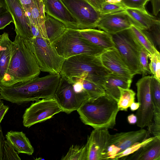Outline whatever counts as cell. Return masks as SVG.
Returning a JSON list of instances; mask_svg holds the SVG:
<instances>
[{
	"instance_id": "1",
	"label": "cell",
	"mask_w": 160,
	"mask_h": 160,
	"mask_svg": "<svg viewBox=\"0 0 160 160\" xmlns=\"http://www.w3.org/2000/svg\"><path fill=\"white\" fill-rule=\"evenodd\" d=\"M61 77L60 74H49L10 87L1 86L2 99L21 105L42 99L54 98Z\"/></svg>"
},
{
	"instance_id": "2",
	"label": "cell",
	"mask_w": 160,
	"mask_h": 160,
	"mask_svg": "<svg viewBox=\"0 0 160 160\" xmlns=\"http://www.w3.org/2000/svg\"><path fill=\"white\" fill-rule=\"evenodd\" d=\"M40 71L26 40L16 34L8 68L0 82L1 86L10 87L30 80L38 76Z\"/></svg>"
},
{
	"instance_id": "3",
	"label": "cell",
	"mask_w": 160,
	"mask_h": 160,
	"mask_svg": "<svg viewBox=\"0 0 160 160\" xmlns=\"http://www.w3.org/2000/svg\"><path fill=\"white\" fill-rule=\"evenodd\" d=\"M117 102L105 94L83 102L77 110L80 118L85 124L94 128L112 129L116 125L119 111Z\"/></svg>"
},
{
	"instance_id": "4",
	"label": "cell",
	"mask_w": 160,
	"mask_h": 160,
	"mask_svg": "<svg viewBox=\"0 0 160 160\" xmlns=\"http://www.w3.org/2000/svg\"><path fill=\"white\" fill-rule=\"evenodd\" d=\"M111 73L103 65L99 56L81 54L65 59L60 74L70 83L83 75V78L103 87L106 78Z\"/></svg>"
},
{
	"instance_id": "5",
	"label": "cell",
	"mask_w": 160,
	"mask_h": 160,
	"mask_svg": "<svg viewBox=\"0 0 160 160\" xmlns=\"http://www.w3.org/2000/svg\"><path fill=\"white\" fill-rule=\"evenodd\" d=\"M51 45L58 54L65 59L81 54L99 56L106 50L84 39L79 30L70 28H67Z\"/></svg>"
},
{
	"instance_id": "6",
	"label": "cell",
	"mask_w": 160,
	"mask_h": 160,
	"mask_svg": "<svg viewBox=\"0 0 160 160\" xmlns=\"http://www.w3.org/2000/svg\"><path fill=\"white\" fill-rule=\"evenodd\" d=\"M26 40L40 71L49 74H60L65 59L58 54L49 41L41 37Z\"/></svg>"
},
{
	"instance_id": "7",
	"label": "cell",
	"mask_w": 160,
	"mask_h": 160,
	"mask_svg": "<svg viewBox=\"0 0 160 160\" xmlns=\"http://www.w3.org/2000/svg\"><path fill=\"white\" fill-rule=\"evenodd\" d=\"M115 47L121 54L132 73L142 74L139 57L142 47L132 33L130 28L110 34Z\"/></svg>"
},
{
	"instance_id": "8",
	"label": "cell",
	"mask_w": 160,
	"mask_h": 160,
	"mask_svg": "<svg viewBox=\"0 0 160 160\" xmlns=\"http://www.w3.org/2000/svg\"><path fill=\"white\" fill-rule=\"evenodd\" d=\"M62 109L54 98L42 99L32 103L22 116L23 126L29 128L52 118Z\"/></svg>"
},
{
	"instance_id": "9",
	"label": "cell",
	"mask_w": 160,
	"mask_h": 160,
	"mask_svg": "<svg viewBox=\"0 0 160 160\" xmlns=\"http://www.w3.org/2000/svg\"><path fill=\"white\" fill-rule=\"evenodd\" d=\"M151 76H144L136 83L137 98L139 103L136 116L138 127L142 128L148 127L153 121V108L150 90Z\"/></svg>"
},
{
	"instance_id": "10",
	"label": "cell",
	"mask_w": 160,
	"mask_h": 160,
	"mask_svg": "<svg viewBox=\"0 0 160 160\" xmlns=\"http://www.w3.org/2000/svg\"><path fill=\"white\" fill-rule=\"evenodd\" d=\"M79 23L80 29L95 28L101 14L87 0H61Z\"/></svg>"
},
{
	"instance_id": "11",
	"label": "cell",
	"mask_w": 160,
	"mask_h": 160,
	"mask_svg": "<svg viewBox=\"0 0 160 160\" xmlns=\"http://www.w3.org/2000/svg\"><path fill=\"white\" fill-rule=\"evenodd\" d=\"M108 129L94 128L85 144L87 160H108L107 150L110 145L111 134Z\"/></svg>"
},
{
	"instance_id": "12",
	"label": "cell",
	"mask_w": 160,
	"mask_h": 160,
	"mask_svg": "<svg viewBox=\"0 0 160 160\" xmlns=\"http://www.w3.org/2000/svg\"><path fill=\"white\" fill-rule=\"evenodd\" d=\"M54 99L62 109L69 114L79 108L84 102L75 92L72 84L61 77Z\"/></svg>"
},
{
	"instance_id": "13",
	"label": "cell",
	"mask_w": 160,
	"mask_h": 160,
	"mask_svg": "<svg viewBox=\"0 0 160 160\" xmlns=\"http://www.w3.org/2000/svg\"><path fill=\"white\" fill-rule=\"evenodd\" d=\"M13 18L16 34L25 40L33 37L29 17L19 0H4Z\"/></svg>"
},
{
	"instance_id": "14",
	"label": "cell",
	"mask_w": 160,
	"mask_h": 160,
	"mask_svg": "<svg viewBox=\"0 0 160 160\" xmlns=\"http://www.w3.org/2000/svg\"><path fill=\"white\" fill-rule=\"evenodd\" d=\"M99 57L103 65L111 73L125 79L132 80L134 75L115 47L105 50Z\"/></svg>"
},
{
	"instance_id": "15",
	"label": "cell",
	"mask_w": 160,
	"mask_h": 160,
	"mask_svg": "<svg viewBox=\"0 0 160 160\" xmlns=\"http://www.w3.org/2000/svg\"><path fill=\"white\" fill-rule=\"evenodd\" d=\"M133 25L132 21L125 11L101 15L97 28L112 34L129 28Z\"/></svg>"
},
{
	"instance_id": "16",
	"label": "cell",
	"mask_w": 160,
	"mask_h": 160,
	"mask_svg": "<svg viewBox=\"0 0 160 160\" xmlns=\"http://www.w3.org/2000/svg\"><path fill=\"white\" fill-rule=\"evenodd\" d=\"M46 14L60 21L67 28L80 30L79 24L61 0H43Z\"/></svg>"
},
{
	"instance_id": "17",
	"label": "cell",
	"mask_w": 160,
	"mask_h": 160,
	"mask_svg": "<svg viewBox=\"0 0 160 160\" xmlns=\"http://www.w3.org/2000/svg\"><path fill=\"white\" fill-rule=\"evenodd\" d=\"M148 133V131L141 128L136 131L111 134L110 145L113 144L119 148L120 152L134 144L141 142L147 138Z\"/></svg>"
},
{
	"instance_id": "18",
	"label": "cell",
	"mask_w": 160,
	"mask_h": 160,
	"mask_svg": "<svg viewBox=\"0 0 160 160\" xmlns=\"http://www.w3.org/2000/svg\"><path fill=\"white\" fill-rule=\"evenodd\" d=\"M127 160H160V137L154 136L133 153L120 158Z\"/></svg>"
},
{
	"instance_id": "19",
	"label": "cell",
	"mask_w": 160,
	"mask_h": 160,
	"mask_svg": "<svg viewBox=\"0 0 160 160\" xmlns=\"http://www.w3.org/2000/svg\"><path fill=\"white\" fill-rule=\"evenodd\" d=\"M28 15L31 25L38 32L39 37L48 41L45 28L46 14L43 0H32L31 6Z\"/></svg>"
},
{
	"instance_id": "20",
	"label": "cell",
	"mask_w": 160,
	"mask_h": 160,
	"mask_svg": "<svg viewBox=\"0 0 160 160\" xmlns=\"http://www.w3.org/2000/svg\"><path fill=\"white\" fill-rule=\"evenodd\" d=\"M82 37L93 44L107 50L115 47L110 34L95 28L79 30Z\"/></svg>"
},
{
	"instance_id": "21",
	"label": "cell",
	"mask_w": 160,
	"mask_h": 160,
	"mask_svg": "<svg viewBox=\"0 0 160 160\" xmlns=\"http://www.w3.org/2000/svg\"><path fill=\"white\" fill-rule=\"evenodd\" d=\"M6 140L18 153L32 154L34 149L28 138L22 131H10L5 136Z\"/></svg>"
},
{
	"instance_id": "22",
	"label": "cell",
	"mask_w": 160,
	"mask_h": 160,
	"mask_svg": "<svg viewBox=\"0 0 160 160\" xmlns=\"http://www.w3.org/2000/svg\"><path fill=\"white\" fill-rule=\"evenodd\" d=\"M132 81V80H127L111 73L106 78L103 88L106 94L117 102L120 96L118 87L125 89L130 88Z\"/></svg>"
},
{
	"instance_id": "23",
	"label": "cell",
	"mask_w": 160,
	"mask_h": 160,
	"mask_svg": "<svg viewBox=\"0 0 160 160\" xmlns=\"http://www.w3.org/2000/svg\"><path fill=\"white\" fill-rule=\"evenodd\" d=\"M125 11L132 21L133 25L142 30H148L160 22L159 20L148 12L128 8H125Z\"/></svg>"
},
{
	"instance_id": "24",
	"label": "cell",
	"mask_w": 160,
	"mask_h": 160,
	"mask_svg": "<svg viewBox=\"0 0 160 160\" xmlns=\"http://www.w3.org/2000/svg\"><path fill=\"white\" fill-rule=\"evenodd\" d=\"M12 42L8 33L4 32L0 41V82L8 68L12 51Z\"/></svg>"
},
{
	"instance_id": "25",
	"label": "cell",
	"mask_w": 160,
	"mask_h": 160,
	"mask_svg": "<svg viewBox=\"0 0 160 160\" xmlns=\"http://www.w3.org/2000/svg\"><path fill=\"white\" fill-rule=\"evenodd\" d=\"M45 26L48 38L50 43L67 28L63 23L47 14H46Z\"/></svg>"
},
{
	"instance_id": "26",
	"label": "cell",
	"mask_w": 160,
	"mask_h": 160,
	"mask_svg": "<svg viewBox=\"0 0 160 160\" xmlns=\"http://www.w3.org/2000/svg\"><path fill=\"white\" fill-rule=\"evenodd\" d=\"M150 90L153 108L152 122L160 126V82L152 76L150 81Z\"/></svg>"
},
{
	"instance_id": "27",
	"label": "cell",
	"mask_w": 160,
	"mask_h": 160,
	"mask_svg": "<svg viewBox=\"0 0 160 160\" xmlns=\"http://www.w3.org/2000/svg\"><path fill=\"white\" fill-rule=\"evenodd\" d=\"M130 29L140 45L150 54H154L158 51L152 41L142 30L133 24Z\"/></svg>"
},
{
	"instance_id": "28",
	"label": "cell",
	"mask_w": 160,
	"mask_h": 160,
	"mask_svg": "<svg viewBox=\"0 0 160 160\" xmlns=\"http://www.w3.org/2000/svg\"><path fill=\"white\" fill-rule=\"evenodd\" d=\"M78 80H79L82 82L83 88L89 99L95 98L106 94L105 91L103 87L86 78H76L72 81V84Z\"/></svg>"
},
{
	"instance_id": "29",
	"label": "cell",
	"mask_w": 160,
	"mask_h": 160,
	"mask_svg": "<svg viewBox=\"0 0 160 160\" xmlns=\"http://www.w3.org/2000/svg\"><path fill=\"white\" fill-rule=\"evenodd\" d=\"M120 96L117 104L120 111H127L131 104L135 102L136 93L132 89L118 87Z\"/></svg>"
},
{
	"instance_id": "30",
	"label": "cell",
	"mask_w": 160,
	"mask_h": 160,
	"mask_svg": "<svg viewBox=\"0 0 160 160\" xmlns=\"http://www.w3.org/2000/svg\"><path fill=\"white\" fill-rule=\"evenodd\" d=\"M62 160H87L86 145L82 146L72 145L67 154L62 156Z\"/></svg>"
},
{
	"instance_id": "31",
	"label": "cell",
	"mask_w": 160,
	"mask_h": 160,
	"mask_svg": "<svg viewBox=\"0 0 160 160\" xmlns=\"http://www.w3.org/2000/svg\"><path fill=\"white\" fill-rule=\"evenodd\" d=\"M150 62L148 65L149 69L158 81L160 82V54L158 51L155 53L151 54Z\"/></svg>"
},
{
	"instance_id": "32",
	"label": "cell",
	"mask_w": 160,
	"mask_h": 160,
	"mask_svg": "<svg viewBox=\"0 0 160 160\" xmlns=\"http://www.w3.org/2000/svg\"><path fill=\"white\" fill-rule=\"evenodd\" d=\"M150 54L144 48L141 47L139 52V62L140 69L143 76L148 74H151L149 69L148 64V58H150Z\"/></svg>"
},
{
	"instance_id": "33",
	"label": "cell",
	"mask_w": 160,
	"mask_h": 160,
	"mask_svg": "<svg viewBox=\"0 0 160 160\" xmlns=\"http://www.w3.org/2000/svg\"><path fill=\"white\" fill-rule=\"evenodd\" d=\"M125 8L121 2L112 3L105 2L102 5L99 12L101 15L108 14L124 11Z\"/></svg>"
},
{
	"instance_id": "34",
	"label": "cell",
	"mask_w": 160,
	"mask_h": 160,
	"mask_svg": "<svg viewBox=\"0 0 160 160\" xmlns=\"http://www.w3.org/2000/svg\"><path fill=\"white\" fill-rule=\"evenodd\" d=\"M154 136L147 138L141 142H137L124 151L118 153L115 156L114 160H118L120 158L129 155L138 150L142 146L152 140Z\"/></svg>"
},
{
	"instance_id": "35",
	"label": "cell",
	"mask_w": 160,
	"mask_h": 160,
	"mask_svg": "<svg viewBox=\"0 0 160 160\" xmlns=\"http://www.w3.org/2000/svg\"><path fill=\"white\" fill-rule=\"evenodd\" d=\"M142 31L152 41L155 46L157 45L159 48L160 22L155 24L148 30Z\"/></svg>"
},
{
	"instance_id": "36",
	"label": "cell",
	"mask_w": 160,
	"mask_h": 160,
	"mask_svg": "<svg viewBox=\"0 0 160 160\" xmlns=\"http://www.w3.org/2000/svg\"><path fill=\"white\" fill-rule=\"evenodd\" d=\"M149 0H122L121 2L126 8H133L148 12L145 6Z\"/></svg>"
},
{
	"instance_id": "37",
	"label": "cell",
	"mask_w": 160,
	"mask_h": 160,
	"mask_svg": "<svg viewBox=\"0 0 160 160\" xmlns=\"http://www.w3.org/2000/svg\"><path fill=\"white\" fill-rule=\"evenodd\" d=\"M17 152L5 140L3 148V160H20Z\"/></svg>"
},
{
	"instance_id": "38",
	"label": "cell",
	"mask_w": 160,
	"mask_h": 160,
	"mask_svg": "<svg viewBox=\"0 0 160 160\" xmlns=\"http://www.w3.org/2000/svg\"><path fill=\"white\" fill-rule=\"evenodd\" d=\"M11 22H14L13 18L8 12L0 15V30L4 28Z\"/></svg>"
},
{
	"instance_id": "39",
	"label": "cell",
	"mask_w": 160,
	"mask_h": 160,
	"mask_svg": "<svg viewBox=\"0 0 160 160\" xmlns=\"http://www.w3.org/2000/svg\"><path fill=\"white\" fill-rule=\"evenodd\" d=\"M120 149L113 144H111L108 147L107 155L108 160H113L115 155L119 152Z\"/></svg>"
},
{
	"instance_id": "40",
	"label": "cell",
	"mask_w": 160,
	"mask_h": 160,
	"mask_svg": "<svg viewBox=\"0 0 160 160\" xmlns=\"http://www.w3.org/2000/svg\"><path fill=\"white\" fill-rule=\"evenodd\" d=\"M5 140L0 123V160H3V148Z\"/></svg>"
},
{
	"instance_id": "41",
	"label": "cell",
	"mask_w": 160,
	"mask_h": 160,
	"mask_svg": "<svg viewBox=\"0 0 160 160\" xmlns=\"http://www.w3.org/2000/svg\"><path fill=\"white\" fill-rule=\"evenodd\" d=\"M152 6L153 14L157 16L160 10V0H149Z\"/></svg>"
},
{
	"instance_id": "42",
	"label": "cell",
	"mask_w": 160,
	"mask_h": 160,
	"mask_svg": "<svg viewBox=\"0 0 160 160\" xmlns=\"http://www.w3.org/2000/svg\"><path fill=\"white\" fill-rule=\"evenodd\" d=\"M95 8L99 11L102 4L106 2L105 0H87Z\"/></svg>"
},
{
	"instance_id": "43",
	"label": "cell",
	"mask_w": 160,
	"mask_h": 160,
	"mask_svg": "<svg viewBox=\"0 0 160 160\" xmlns=\"http://www.w3.org/2000/svg\"><path fill=\"white\" fill-rule=\"evenodd\" d=\"M19 0L24 10L28 15L31 6L32 0Z\"/></svg>"
},
{
	"instance_id": "44",
	"label": "cell",
	"mask_w": 160,
	"mask_h": 160,
	"mask_svg": "<svg viewBox=\"0 0 160 160\" xmlns=\"http://www.w3.org/2000/svg\"><path fill=\"white\" fill-rule=\"evenodd\" d=\"M9 108L8 106L4 105V107L0 110V123L5 114L8 112Z\"/></svg>"
},
{
	"instance_id": "45",
	"label": "cell",
	"mask_w": 160,
	"mask_h": 160,
	"mask_svg": "<svg viewBox=\"0 0 160 160\" xmlns=\"http://www.w3.org/2000/svg\"><path fill=\"white\" fill-rule=\"evenodd\" d=\"M8 11L7 7L4 0H0V15Z\"/></svg>"
},
{
	"instance_id": "46",
	"label": "cell",
	"mask_w": 160,
	"mask_h": 160,
	"mask_svg": "<svg viewBox=\"0 0 160 160\" xmlns=\"http://www.w3.org/2000/svg\"><path fill=\"white\" fill-rule=\"evenodd\" d=\"M128 121L130 124H134L136 123L137 118L136 115L131 114L129 115L127 117Z\"/></svg>"
},
{
	"instance_id": "47",
	"label": "cell",
	"mask_w": 160,
	"mask_h": 160,
	"mask_svg": "<svg viewBox=\"0 0 160 160\" xmlns=\"http://www.w3.org/2000/svg\"><path fill=\"white\" fill-rule=\"evenodd\" d=\"M139 106V104L138 102H134L131 104L129 107H130L131 110L132 111H134L138 109Z\"/></svg>"
},
{
	"instance_id": "48",
	"label": "cell",
	"mask_w": 160,
	"mask_h": 160,
	"mask_svg": "<svg viewBox=\"0 0 160 160\" xmlns=\"http://www.w3.org/2000/svg\"><path fill=\"white\" fill-rule=\"evenodd\" d=\"M122 0H106V2L112 3H116L121 2Z\"/></svg>"
},
{
	"instance_id": "49",
	"label": "cell",
	"mask_w": 160,
	"mask_h": 160,
	"mask_svg": "<svg viewBox=\"0 0 160 160\" xmlns=\"http://www.w3.org/2000/svg\"><path fill=\"white\" fill-rule=\"evenodd\" d=\"M4 104L3 101L1 100H0V110L4 107Z\"/></svg>"
},
{
	"instance_id": "50",
	"label": "cell",
	"mask_w": 160,
	"mask_h": 160,
	"mask_svg": "<svg viewBox=\"0 0 160 160\" xmlns=\"http://www.w3.org/2000/svg\"><path fill=\"white\" fill-rule=\"evenodd\" d=\"M1 85L0 82V100L2 99V97L1 93V90H0V87H1Z\"/></svg>"
},
{
	"instance_id": "51",
	"label": "cell",
	"mask_w": 160,
	"mask_h": 160,
	"mask_svg": "<svg viewBox=\"0 0 160 160\" xmlns=\"http://www.w3.org/2000/svg\"><path fill=\"white\" fill-rule=\"evenodd\" d=\"M1 37V35H0V41Z\"/></svg>"
},
{
	"instance_id": "52",
	"label": "cell",
	"mask_w": 160,
	"mask_h": 160,
	"mask_svg": "<svg viewBox=\"0 0 160 160\" xmlns=\"http://www.w3.org/2000/svg\"><path fill=\"white\" fill-rule=\"evenodd\" d=\"M106 1V0H105V1Z\"/></svg>"
}]
</instances>
